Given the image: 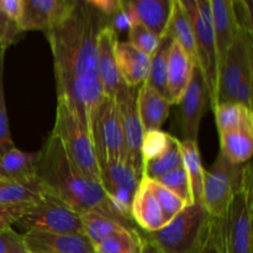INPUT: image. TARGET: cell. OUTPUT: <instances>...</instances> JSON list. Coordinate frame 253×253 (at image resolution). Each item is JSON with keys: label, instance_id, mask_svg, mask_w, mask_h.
<instances>
[{"label": "cell", "instance_id": "ffe728a7", "mask_svg": "<svg viewBox=\"0 0 253 253\" xmlns=\"http://www.w3.org/2000/svg\"><path fill=\"white\" fill-rule=\"evenodd\" d=\"M131 219L145 232H155L167 225L165 214L145 180L141 179L131 207Z\"/></svg>", "mask_w": 253, "mask_h": 253}, {"label": "cell", "instance_id": "d6a6232c", "mask_svg": "<svg viewBox=\"0 0 253 253\" xmlns=\"http://www.w3.org/2000/svg\"><path fill=\"white\" fill-rule=\"evenodd\" d=\"M142 179L145 180L146 185H147V188L150 189V192L155 195V198L158 200V203H160L167 224L175 216V215L179 214V212L187 207L185 203L183 202L182 199H179L174 193L168 190L167 188H165L158 182H156V180L145 179V178H142Z\"/></svg>", "mask_w": 253, "mask_h": 253}, {"label": "cell", "instance_id": "ee69618b", "mask_svg": "<svg viewBox=\"0 0 253 253\" xmlns=\"http://www.w3.org/2000/svg\"><path fill=\"white\" fill-rule=\"evenodd\" d=\"M88 2L108 19L118 14L123 7V0H88Z\"/></svg>", "mask_w": 253, "mask_h": 253}, {"label": "cell", "instance_id": "44dd1931", "mask_svg": "<svg viewBox=\"0 0 253 253\" xmlns=\"http://www.w3.org/2000/svg\"><path fill=\"white\" fill-rule=\"evenodd\" d=\"M193 66L194 64L192 63L187 53L180 48L179 44L172 42L168 54L167 68V85L172 105L179 104L182 100L190 82Z\"/></svg>", "mask_w": 253, "mask_h": 253}, {"label": "cell", "instance_id": "d590c367", "mask_svg": "<svg viewBox=\"0 0 253 253\" xmlns=\"http://www.w3.org/2000/svg\"><path fill=\"white\" fill-rule=\"evenodd\" d=\"M128 43L132 44L141 52H143L147 56H152L160 44L161 39L156 36L155 34L146 29L138 22H131L128 25Z\"/></svg>", "mask_w": 253, "mask_h": 253}, {"label": "cell", "instance_id": "cb8c5ba5", "mask_svg": "<svg viewBox=\"0 0 253 253\" xmlns=\"http://www.w3.org/2000/svg\"><path fill=\"white\" fill-rule=\"evenodd\" d=\"M165 36L169 37L173 42L179 44L180 48L187 53L193 64L198 63L192 24H190L189 17H188L180 0H173L172 11H170L169 21H168Z\"/></svg>", "mask_w": 253, "mask_h": 253}, {"label": "cell", "instance_id": "74e56055", "mask_svg": "<svg viewBox=\"0 0 253 253\" xmlns=\"http://www.w3.org/2000/svg\"><path fill=\"white\" fill-rule=\"evenodd\" d=\"M192 253H222L216 217H211Z\"/></svg>", "mask_w": 253, "mask_h": 253}, {"label": "cell", "instance_id": "2e32d148", "mask_svg": "<svg viewBox=\"0 0 253 253\" xmlns=\"http://www.w3.org/2000/svg\"><path fill=\"white\" fill-rule=\"evenodd\" d=\"M118 41V34L110 24L100 30L96 41L99 79L104 96L110 99H115L116 93L124 84L116 63L115 47Z\"/></svg>", "mask_w": 253, "mask_h": 253}, {"label": "cell", "instance_id": "d4e9b609", "mask_svg": "<svg viewBox=\"0 0 253 253\" xmlns=\"http://www.w3.org/2000/svg\"><path fill=\"white\" fill-rule=\"evenodd\" d=\"M212 111L215 114L219 135L239 130L253 132L252 109L240 104L220 103Z\"/></svg>", "mask_w": 253, "mask_h": 253}, {"label": "cell", "instance_id": "5b68a950", "mask_svg": "<svg viewBox=\"0 0 253 253\" xmlns=\"http://www.w3.org/2000/svg\"><path fill=\"white\" fill-rule=\"evenodd\" d=\"M180 2L192 24L198 64L209 89L210 108L214 110L217 105L219 72L210 0H180Z\"/></svg>", "mask_w": 253, "mask_h": 253}, {"label": "cell", "instance_id": "f35d334b", "mask_svg": "<svg viewBox=\"0 0 253 253\" xmlns=\"http://www.w3.org/2000/svg\"><path fill=\"white\" fill-rule=\"evenodd\" d=\"M22 35L24 32L19 27V24L7 19L0 10V48L7 49L11 44L16 43Z\"/></svg>", "mask_w": 253, "mask_h": 253}, {"label": "cell", "instance_id": "60d3db41", "mask_svg": "<svg viewBox=\"0 0 253 253\" xmlns=\"http://www.w3.org/2000/svg\"><path fill=\"white\" fill-rule=\"evenodd\" d=\"M35 205H0V231L16 224Z\"/></svg>", "mask_w": 253, "mask_h": 253}, {"label": "cell", "instance_id": "836d02e7", "mask_svg": "<svg viewBox=\"0 0 253 253\" xmlns=\"http://www.w3.org/2000/svg\"><path fill=\"white\" fill-rule=\"evenodd\" d=\"M5 54H6V49L0 48V157L15 147L11 132H10L9 118H7L6 104H5Z\"/></svg>", "mask_w": 253, "mask_h": 253}, {"label": "cell", "instance_id": "7a4b0ae2", "mask_svg": "<svg viewBox=\"0 0 253 253\" xmlns=\"http://www.w3.org/2000/svg\"><path fill=\"white\" fill-rule=\"evenodd\" d=\"M39 153L36 179L44 194L57 198L79 214L96 211L125 221L113 209L100 183L84 177L72 162L53 131Z\"/></svg>", "mask_w": 253, "mask_h": 253}, {"label": "cell", "instance_id": "5bb4252c", "mask_svg": "<svg viewBox=\"0 0 253 253\" xmlns=\"http://www.w3.org/2000/svg\"><path fill=\"white\" fill-rule=\"evenodd\" d=\"M76 0H25L24 14L19 22L22 32H47L58 25L73 7Z\"/></svg>", "mask_w": 253, "mask_h": 253}, {"label": "cell", "instance_id": "52a82bcc", "mask_svg": "<svg viewBox=\"0 0 253 253\" xmlns=\"http://www.w3.org/2000/svg\"><path fill=\"white\" fill-rule=\"evenodd\" d=\"M211 217L202 203H194L185 207L162 229L146 232L143 237L163 253H192Z\"/></svg>", "mask_w": 253, "mask_h": 253}, {"label": "cell", "instance_id": "7c38bea8", "mask_svg": "<svg viewBox=\"0 0 253 253\" xmlns=\"http://www.w3.org/2000/svg\"><path fill=\"white\" fill-rule=\"evenodd\" d=\"M140 86H128L125 83L115 95L119 118L124 132L126 162L142 177V141L145 131L137 108V94Z\"/></svg>", "mask_w": 253, "mask_h": 253}, {"label": "cell", "instance_id": "e575fe53", "mask_svg": "<svg viewBox=\"0 0 253 253\" xmlns=\"http://www.w3.org/2000/svg\"><path fill=\"white\" fill-rule=\"evenodd\" d=\"M156 182H158L163 187L167 188L168 190L174 193L179 199H182L185 203L187 207L194 204L189 178H188V174L183 166L177 168V169L172 170V172L167 173V174L162 175Z\"/></svg>", "mask_w": 253, "mask_h": 253}, {"label": "cell", "instance_id": "7bdbcfd3", "mask_svg": "<svg viewBox=\"0 0 253 253\" xmlns=\"http://www.w3.org/2000/svg\"><path fill=\"white\" fill-rule=\"evenodd\" d=\"M25 0H0V10L11 21L19 24L24 14Z\"/></svg>", "mask_w": 253, "mask_h": 253}, {"label": "cell", "instance_id": "9c48e42d", "mask_svg": "<svg viewBox=\"0 0 253 253\" xmlns=\"http://www.w3.org/2000/svg\"><path fill=\"white\" fill-rule=\"evenodd\" d=\"M90 137L99 165L111 161H126L125 140L115 99L104 96L93 121Z\"/></svg>", "mask_w": 253, "mask_h": 253}, {"label": "cell", "instance_id": "e0dca14e", "mask_svg": "<svg viewBox=\"0 0 253 253\" xmlns=\"http://www.w3.org/2000/svg\"><path fill=\"white\" fill-rule=\"evenodd\" d=\"M173 0H131L123 1V7L131 22H138L152 34L165 36Z\"/></svg>", "mask_w": 253, "mask_h": 253}, {"label": "cell", "instance_id": "ab89813d", "mask_svg": "<svg viewBox=\"0 0 253 253\" xmlns=\"http://www.w3.org/2000/svg\"><path fill=\"white\" fill-rule=\"evenodd\" d=\"M0 253H27L22 235L12 227L0 231Z\"/></svg>", "mask_w": 253, "mask_h": 253}, {"label": "cell", "instance_id": "f546056e", "mask_svg": "<svg viewBox=\"0 0 253 253\" xmlns=\"http://www.w3.org/2000/svg\"><path fill=\"white\" fill-rule=\"evenodd\" d=\"M81 219L84 236L91 242L94 247L114 232L119 231L124 227H131L128 226L127 222L123 221V220L96 211L81 214Z\"/></svg>", "mask_w": 253, "mask_h": 253}, {"label": "cell", "instance_id": "4316f807", "mask_svg": "<svg viewBox=\"0 0 253 253\" xmlns=\"http://www.w3.org/2000/svg\"><path fill=\"white\" fill-rule=\"evenodd\" d=\"M172 40L167 36H163L161 39L160 44L155 53L151 56L150 71H148L147 79L145 84L157 91L163 98L169 100V91L167 85V68H168V54H169L170 46H172Z\"/></svg>", "mask_w": 253, "mask_h": 253}, {"label": "cell", "instance_id": "6da1fadb", "mask_svg": "<svg viewBox=\"0 0 253 253\" xmlns=\"http://www.w3.org/2000/svg\"><path fill=\"white\" fill-rule=\"evenodd\" d=\"M109 19L88 0H76L69 14L44 32L53 56L57 98L73 108L90 135L91 121L104 99L98 72L96 41Z\"/></svg>", "mask_w": 253, "mask_h": 253}, {"label": "cell", "instance_id": "277c9868", "mask_svg": "<svg viewBox=\"0 0 253 253\" xmlns=\"http://www.w3.org/2000/svg\"><path fill=\"white\" fill-rule=\"evenodd\" d=\"M52 131L58 136L67 155L82 174L99 182L100 166L90 135L82 125L73 108L62 98H57L56 121Z\"/></svg>", "mask_w": 253, "mask_h": 253}, {"label": "cell", "instance_id": "b9f144b4", "mask_svg": "<svg viewBox=\"0 0 253 253\" xmlns=\"http://www.w3.org/2000/svg\"><path fill=\"white\" fill-rule=\"evenodd\" d=\"M232 9H234L235 19H236L239 29L253 32L252 12L250 2L245 1V0H232Z\"/></svg>", "mask_w": 253, "mask_h": 253}, {"label": "cell", "instance_id": "8fae6325", "mask_svg": "<svg viewBox=\"0 0 253 253\" xmlns=\"http://www.w3.org/2000/svg\"><path fill=\"white\" fill-rule=\"evenodd\" d=\"M99 166V183L109 203L121 219L131 221L132 200L142 177L126 161H111Z\"/></svg>", "mask_w": 253, "mask_h": 253}, {"label": "cell", "instance_id": "ba28073f", "mask_svg": "<svg viewBox=\"0 0 253 253\" xmlns=\"http://www.w3.org/2000/svg\"><path fill=\"white\" fill-rule=\"evenodd\" d=\"M217 230L222 253H253L252 247V178L234 195Z\"/></svg>", "mask_w": 253, "mask_h": 253}, {"label": "cell", "instance_id": "4dcf8cb0", "mask_svg": "<svg viewBox=\"0 0 253 253\" xmlns=\"http://www.w3.org/2000/svg\"><path fill=\"white\" fill-rule=\"evenodd\" d=\"M220 153L231 163L244 165L250 162L253 152V132L230 131L220 133Z\"/></svg>", "mask_w": 253, "mask_h": 253}, {"label": "cell", "instance_id": "1f68e13d", "mask_svg": "<svg viewBox=\"0 0 253 253\" xmlns=\"http://www.w3.org/2000/svg\"><path fill=\"white\" fill-rule=\"evenodd\" d=\"M142 234L133 227H124L96 245L95 253H141Z\"/></svg>", "mask_w": 253, "mask_h": 253}, {"label": "cell", "instance_id": "30bf717a", "mask_svg": "<svg viewBox=\"0 0 253 253\" xmlns=\"http://www.w3.org/2000/svg\"><path fill=\"white\" fill-rule=\"evenodd\" d=\"M25 232L44 231L54 234H83L81 214L57 198L43 193V199L16 222Z\"/></svg>", "mask_w": 253, "mask_h": 253}, {"label": "cell", "instance_id": "7402d4cb", "mask_svg": "<svg viewBox=\"0 0 253 253\" xmlns=\"http://www.w3.org/2000/svg\"><path fill=\"white\" fill-rule=\"evenodd\" d=\"M172 104L145 83L140 85L137 94V108L145 132L161 130L167 120Z\"/></svg>", "mask_w": 253, "mask_h": 253}, {"label": "cell", "instance_id": "484cf974", "mask_svg": "<svg viewBox=\"0 0 253 253\" xmlns=\"http://www.w3.org/2000/svg\"><path fill=\"white\" fill-rule=\"evenodd\" d=\"M43 199L39 182H15L0 177V205H35Z\"/></svg>", "mask_w": 253, "mask_h": 253}, {"label": "cell", "instance_id": "f1b7e54d", "mask_svg": "<svg viewBox=\"0 0 253 253\" xmlns=\"http://www.w3.org/2000/svg\"><path fill=\"white\" fill-rule=\"evenodd\" d=\"M180 153H182L183 167L187 172L192 188L194 203H202L203 184H204L205 169L203 167L198 142L190 140L179 141Z\"/></svg>", "mask_w": 253, "mask_h": 253}, {"label": "cell", "instance_id": "3957f363", "mask_svg": "<svg viewBox=\"0 0 253 253\" xmlns=\"http://www.w3.org/2000/svg\"><path fill=\"white\" fill-rule=\"evenodd\" d=\"M253 32L240 29L219 71L217 104L234 103L252 109Z\"/></svg>", "mask_w": 253, "mask_h": 253}, {"label": "cell", "instance_id": "8992f818", "mask_svg": "<svg viewBox=\"0 0 253 253\" xmlns=\"http://www.w3.org/2000/svg\"><path fill=\"white\" fill-rule=\"evenodd\" d=\"M252 178L250 162L231 163L219 152L211 169L205 170L202 204L210 216L221 217L234 195Z\"/></svg>", "mask_w": 253, "mask_h": 253}, {"label": "cell", "instance_id": "4fadbf2b", "mask_svg": "<svg viewBox=\"0 0 253 253\" xmlns=\"http://www.w3.org/2000/svg\"><path fill=\"white\" fill-rule=\"evenodd\" d=\"M179 104L182 106L180 114L184 140L198 142L200 124L205 115L208 104H210L209 89L198 63L193 66L190 82Z\"/></svg>", "mask_w": 253, "mask_h": 253}, {"label": "cell", "instance_id": "9a60e30c", "mask_svg": "<svg viewBox=\"0 0 253 253\" xmlns=\"http://www.w3.org/2000/svg\"><path fill=\"white\" fill-rule=\"evenodd\" d=\"M27 253H95L84 235L27 231L22 235Z\"/></svg>", "mask_w": 253, "mask_h": 253}, {"label": "cell", "instance_id": "8d00e7d4", "mask_svg": "<svg viewBox=\"0 0 253 253\" xmlns=\"http://www.w3.org/2000/svg\"><path fill=\"white\" fill-rule=\"evenodd\" d=\"M169 133L162 130H153L145 132L142 141V163L145 161L152 160V158L160 156L163 151L167 148L168 141H169Z\"/></svg>", "mask_w": 253, "mask_h": 253}, {"label": "cell", "instance_id": "83f0119b", "mask_svg": "<svg viewBox=\"0 0 253 253\" xmlns=\"http://www.w3.org/2000/svg\"><path fill=\"white\" fill-rule=\"evenodd\" d=\"M182 153H180L179 140L169 136L168 146L160 156L142 163V178L157 180L162 175L182 167Z\"/></svg>", "mask_w": 253, "mask_h": 253}, {"label": "cell", "instance_id": "d6986e66", "mask_svg": "<svg viewBox=\"0 0 253 253\" xmlns=\"http://www.w3.org/2000/svg\"><path fill=\"white\" fill-rule=\"evenodd\" d=\"M116 63L124 83L128 86H140L146 82L150 71L151 57L128 42L118 41L115 47Z\"/></svg>", "mask_w": 253, "mask_h": 253}, {"label": "cell", "instance_id": "f6af8a7d", "mask_svg": "<svg viewBox=\"0 0 253 253\" xmlns=\"http://www.w3.org/2000/svg\"><path fill=\"white\" fill-rule=\"evenodd\" d=\"M142 237H143V235H142ZM141 253H163V252L161 251V250L158 249L155 244H152L150 240H147L146 237H143V245H142V250H141Z\"/></svg>", "mask_w": 253, "mask_h": 253}, {"label": "cell", "instance_id": "ac0fdd59", "mask_svg": "<svg viewBox=\"0 0 253 253\" xmlns=\"http://www.w3.org/2000/svg\"><path fill=\"white\" fill-rule=\"evenodd\" d=\"M210 7L219 72L227 51L239 35L240 29L235 19L232 0H210Z\"/></svg>", "mask_w": 253, "mask_h": 253}, {"label": "cell", "instance_id": "603a6c76", "mask_svg": "<svg viewBox=\"0 0 253 253\" xmlns=\"http://www.w3.org/2000/svg\"><path fill=\"white\" fill-rule=\"evenodd\" d=\"M39 152H24L14 147L0 157V177L15 182L36 180Z\"/></svg>", "mask_w": 253, "mask_h": 253}]
</instances>
